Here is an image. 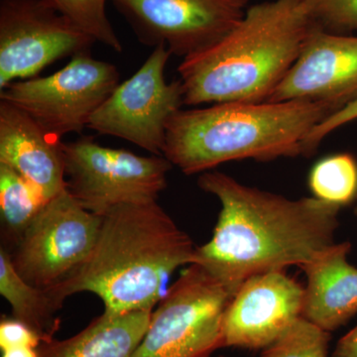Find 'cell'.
Returning <instances> with one entry per match:
<instances>
[{
    "label": "cell",
    "instance_id": "6da1fadb",
    "mask_svg": "<svg viewBox=\"0 0 357 357\" xmlns=\"http://www.w3.org/2000/svg\"><path fill=\"white\" fill-rule=\"evenodd\" d=\"M199 187L222 206L211 241L192 264L234 297L255 275L307 264L335 244L342 208L314 198L291 199L249 187L222 172H204Z\"/></svg>",
    "mask_w": 357,
    "mask_h": 357
},
{
    "label": "cell",
    "instance_id": "7a4b0ae2",
    "mask_svg": "<svg viewBox=\"0 0 357 357\" xmlns=\"http://www.w3.org/2000/svg\"><path fill=\"white\" fill-rule=\"evenodd\" d=\"M197 246L157 202L115 206L102 215L88 259L51 289L62 307L75 294H95L105 311L154 310L176 270L194 262Z\"/></svg>",
    "mask_w": 357,
    "mask_h": 357
},
{
    "label": "cell",
    "instance_id": "3957f363",
    "mask_svg": "<svg viewBox=\"0 0 357 357\" xmlns=\"http://www.w3.org/2000/svg\"><path fill=\"white\" fill-rule=\"evenodd\" d=\"M317 27L307 0L248 7L222 39L183 59L184 105L267 102Z\"/></svg>",
    "mask_w": 357,
    "mask_h": 357
},
{
    "label": "cell",
    "instance_id": "277c9868",
    "mask_svg": "<svg viewBox=\"0 0 357 357\" xmlns=\"http://www.w3.org/2000/svg\"><path fill=\"white\" fill-rule=\"evenodd\" d=\"M333 112L325 103L307 100L180 109L167 124L163 156L188 176L230 161L293 158L304 153L309 134Z\"/></svg>",
    "mask_w": 357,
    "mask_h": 357
},
{
    "label": "cell",
    "instance_id": "5b68a950",
    "mask_svg": "<svg viewBox=\"0 0 357 357\" xmlns=\"http://www.w3.org/2000/svg\"><path fill=\"white\" fill-rule=\"evenodd\" d=\"M231 296L198 264L188 265L160 301L132 357H210L222 349Z\"/></svg>",
    "mask_w": 357,
    "mask_h": 357
},
{
    "label": "cell",
    "instance_id": "8992f818",
    "mask_svg": "<svg viewBox=\"0 0 357 357\" xmlns=\"http://www.w3.org/2000/svg\"><path fill=\"white\" fill-rule=\"evenodd\" d=\"M64 152L68 191L100 217L121 204L157 202L173 167L163 155L102 146L91 136L65 143Z\"/></svg>",
    "mask_w": 357,
    "mask_h": 357
},
{
    "label": "cell",
    "instance_id": "52a82bcc",
    "mask_svg": "<svg viewBox=\"0 0 357 357\" xmlns=\"http://www.w3.org/2000/svg\"><path fill=\"white\" fill-rule=\"evenodd\" d=\"M119 84L114 65L83 53L50 76L8 84L0 91V100L22 109L47 132L62 138L88 128L91 117Z\"/></svg>",
    "mask_w": 357,
    "mask_h": 357
},
{
    "label": "cell",
    "instance_id": "ba28073f",
    "mask_svg": "<svg viewBox=\"0 0 357 357\" xmlns=\"http://www.w3.org/2000/svg\"><path fill=\"white\" fill-rule=\"evenodd\" d=\"M102 220L64 190L45 204L18 239L9 255L14 268L30 285L55 287L88 259Z\"/></svg>",
    "mask_w": 357,
    "mask_h": 357
},
{
    "label": "cell",
    "instance_id": "9c48e42d",
    "mask_svg": "<svg viewBox=\"0 0 357 357\" xmlns=\"http://www.w3.org/2000/svg\"><path fill=\"white\" fill-rule=\"evenodd\" d=\"M172 54L155 47L132 77L119 84L89 119L88 128L133 143L152 155H163L167 124L184 105L180 79L167 83Z\"/></svg>",
    "mask_w": 357,
    "mask_h": 357
},
{
    "label": "cell",
    "instance_id": "30bf717a",
    "mask_svg": "<svg viewBox=\"0 0 357 357\" xmlns=\"http://www.w3.org/2000/svg\"><path fill=\"white\" fill-rule=\"evenodd\" d=\"M95 43L45 0H0V91Z\"/></svg>",
    "mask_w": 357,
    "mask_h": 357
},
{
    "label": "cell",
    "instance_id": "8fae6325",
    "mask_svg": "<svg viewBox=\"0 0 357 357\" xmlns=\"http://www.w3.org/2000/svg\"><path fill=\"white\" fill-rule=\"evenodd\" d=\"M141 43L183 59L222 38L243 20V0H110Z\"/></svg>",
    "mask_w": 357,
    "mask_h": 357
},
{
    "label": "cell",
    "instance_id": "7c38bea8",
    "mask_svg": "<svg viewBox=\"0 0 357 357\" xmlns=\"http://www.w3.org/2000/svg\"><path fill=\"white\" fill-rule=\"evenodd\" d=\"M304 287L283 271L244 281L222 319L223 347L262 351L302 317Z\"/></svg>",
    "mask_w": 357,
    "mask_h": 357
},
{
    "label": "cell",
    "instance_id": "4fadbf2b",
    "mask_svg": "<svg viewBox=\"0 0 357 357\" xmlns=\"http://www.w3.org/2000/svg\"><path fill=\"white\" fill-rule=\"evenodd\" d=\"M286 100L325 103L333 112L356 102V35L317 27L267 102Z\"/></svg>",
    "mask_w": 357,
    "mask_h": 357
},
{
    "label": "cell",
    "instance_id": "5bb4252c",
    "mask_svg": "<svg viewBox=\"0 0 357 357\" xmlns=\"http://www.w3.org/2000/svg\"><path fill=\"white\" fill-rule=\"evenodd\" d=\"M64 144L22 109L0 100V164L22 175L48 201L67 189Z\"/></svg>",
    "mask_w": 357,
    "mask_h": 357
},
{
    "label": "cell",
    "instance_id": "9a60e30c",
    "mask_svg": "<svg viewBox=\"0 0 357 357\" xmlns=\"http://www.w3.org/2000/svg\"><path fill=\"white\" fill-rule=\"evenodd\" d=\"M351 244L335 243L300 267L307 277L302 317L333 333L357 314V268L349 262Z\"/></svg>",
    "mask_w": 357,
    "mask_h": 357
},
{
    "label": "cell",
    "instance_id": "2e32d148",
    "mask_svg": "<svg viewBox=\"0 0 357 357\" xmlns=\"http://www.w3.org/2000/svg\"><path fill=\"white\" fill-rule=\"evenodd\" d=\"M154 310L114 314L105 311L77 335L42 342L39 357H132Z\"/></svg>",
    "mask_w": 357,
    "mask_h": 357
},
{
    "label": "cell",
    "instance_id": "e0dca14e",
    "mask_svg": "<svg viewBox=\"0 0 357 357\" xmlns=\"http://www.w3.org/2000/svg\"><path fill=\"white\" fill-rule=\"evenodd\" d=\"M0 294L9 303L13 318L38 333L43 342L53 340L60 328L62 309L47 289L35 287L16 271L6 248L0 249Z\"/></svg>",
    "mask_w": 357,
    "mask_h": 357
},
{
    "label": "cell",
    "instance_id": "ac0fdd59",
    "mask_svg": "<svg viewBox=\"0 0 357 357\" xmlns=\"http://www.w3.org/2000/svg\"><path fill=\"white\" fill-rule=\"evenodd\" d=\"M48 202L22 175L0 164V215L15 243Z\"/></svg>",
    "mask_w": 357,
    "mask_h": 357
},
{
    "label": "cell",
    "instance_id": "d6986e66",
    "mask_svg": "<svg viewBox=\"0 0 357 357\" xmlns=\"http://www.w3.org/2000/svg\"><path fill=\"white\" fill-rule=\"evenodd\" d=\"M312 197L344 208L357 199V161L349 153L328 155L316 162L307 178Z\"/></svg>",
    "mask_w": 357,
    "mask_h": 357
},
{
    "label": "cell",
    "instance_id": "ffe728a7",
    "mask_svg": "<svg viewBox=\"0 0 357 357\" xmlns=\"http://www.w3.org/2000/svg\"><path fill=\"white\" fill-rule=\"evenodd\" d=\"M79 31L95 42L121 53V40L107 17V1L110 0H45Z\"/></svg>",
    "mask_w": 357,
    "mask_h": 357
},
{
    "label": "cell",
    "instance_id": "44dd1931",
    "mask_svg": "<svg viewBox=\"0 0 357 357\" xmlns=\"http://www.w3.org/2000/svg\"><path fill=\"white\" fill-rule=\"evenodd\" d=\"M332 333L300 317L260 357H328Z\"/></svg>",
    "mask_w": 357,
    "mask_h": 357
},
{
    "label": "cell",
    "instance_id": "7402d4cb",
    "mask_svg": "<svg viewBox=\"0 0 357 357\" xmlns=\"http://www.w3.org/2000/svg\"><path fill=\"white\" fill-rule=\"evenodd\" d=\"M317 24L340 34L357 32V0H307Z\"/></svg>",
    "mask_w": 357,
    "mask_h": 357
},
{
    "label": "cell",
    "instance_id": "603a6c76",
    "mask_svg": "<svg viewBox=\"0 0 357 357\" xmlns=\"http://www.w3.org/2000/svg\"><path fill=\"white\" fill-rule=\"evenodd\" d=\"M356 121H357V100L328 115L324 121L319 122L318 126L312 129L305 142L303 156H311L326 136L330 135L337 129L342 128L345 124Z\"/></svg>",
    "mask_w": 357,
    "mask_h": 357
},
{
    "label": "cell",
    "instance_id": "cb8c5ba5",
    "mask_svg": "<svg viewBox=\"0 0 357 357\" xmlns=\"http://www.w3.org/2000/svg\"><path fill=\"white\" fill-rule=\"evenodd\" d=\"M43 340L32 328L14 318H4L0 323V349L1 351L16 347L38 349Z\"/></svg>",
    "mask_w": 357,
    "mask_h": 357
},
{
    "label": "cell",
    "instance_id": "d4e9b609",
    "mask_svg": "<svg viewBox=\"0 0 357 357\" xmlns=\"http://www.w3.org/2000/svg\"><path fill=\"white\" fill-rule=\"evenodd\" d=\"M332 357H357V326L338 340Z\"/></svg>",
    "mask_w": 357,
    "mask_h": 357
},
{
    "label": "cell",
    "instance_id": "484cf974",
    "mask_svg": "<svg viewBox=\"0 0 357 357\" xmlns=\"http://www.w3.org/2000/svg\"><path fill=\"white\" fill-rule=\"evenodd\" d=\"M1 357H39L37 349L32 347H16L2 351Z\"/></svg>",
    "mask_w": 357,
    "mask_h": 357
},
{
    "label": "cell",
    "instance_id": "4316f807",
    "mask_svg": "<svg viewBox=\"0 0 357 357\" xmlns=\"http://www.w3.org/2000/svg\"><path fill=\"white\" fill-rule=\"evenodd\" d=\"M354 215H357V199H356V204H354Z\"/></svg>",
    "mask_w": 357,
    "mask_h": 357
},
{
    "label": "cell",
    "instance_id": "83f0119b",
    "mask_svg": "<svg viewBox=\"0 0 357 357\" xmlns=\"http://www.w3.org/2000/svg\"><path fill=\"white\" fill-rule=\"evenodd\" d=\"M243 1L248 2V0H243Z\"/></svg>",
    "mask_w": 357,
    "mask_h": 357
},
{
    "label": "cell",
    "instance_id": "f1b7e54d",
    "mask_svg": "<svg viewBox=\"0 0 357 357\" xmlns=\"http://www.w3.org/2000/svg\"><path fill=\"white\" fill-rule=\"evenodd\" d=\"M220 357H227V356H220Z\"/></svg>",
    "mask_w": 357,
    "mask_h": 357
}]
</instances>
